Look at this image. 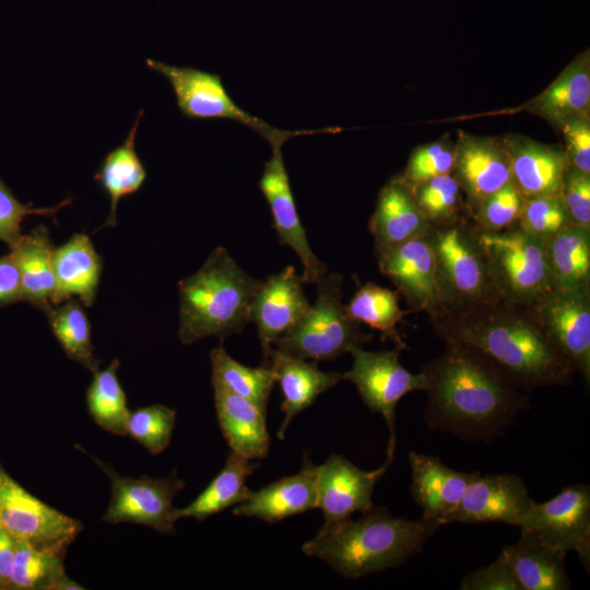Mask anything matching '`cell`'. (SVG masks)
<instances>
[{
  "instance_id": "1",
  "label": "cell",
  "mask_w": 590,
  "mask_h": 590,
  "mask_svg": "<svg viewBox=\"0 0 590 590\" xmlns=\"http://www.w3.org/2000/svg\"><path fill=\"white\" fill-rule=\"evenodd\" d=\"M421 373L427 394L424 422L432 430L488 442L529 409L527 392L509 371L472 345L445 342Z\"/></svg>"
},
{
  "instance_id": "2",
  "label": "cell",
  "mask_w": 590,
  "mask_h": 590,
  "mask_svg": "<svg viewBox=\"0 0 590 590\" xmlns=\"http://www.w3.org/2000/svg\"><path fill=\"white\" fill-rule=\"evenodd\" d=\"M444 342L472 345L500 364L527 393L569 386L576 373L554 345L531 306L497 295L459 309H438L428 317Z\"/></svg>"
},
{
  "instance_id": "3",
  "label": "cell",
  "mask_w": 590,
  "mask_h": 590,
  "mask_svg": "<svg viewBox=\"0 0 590 590\" xmlns=\"http://www.w3.org/2000/svg\"><path fill=\"white\" fill-rule=\"evenodd\" d=\"M437 520H408L386 507H373L357 520L323 524L303 544V553L326 562L344 578L363 576L402 565L420 554L439 530Z\"/></svg>"
},
{
  "instance_id": "4",
  "label": "cell",
  "mask_w": 590,
  "mask_h": 590,
  "mask_svg": "<svg viewBox=\"0 0 590 590\" xmlns=\"http://www.w3.org/2000/svg\"><path fill=\"white\" fill-rule=\"evenodd\" d=\"M261 283L224 247H216L196 273L178 282L180 342L188 345L208 337L223 341L243 332Z\"/></svg>"
},
{
  "instance_id": "5",
  "label": "cell",
  "mask_w": 590,
  "mask_h": 590,
  "mask_svg": "<svg viewBox=\"0 0 590 590\" xmlns=\"http://www.w3.org/2000/svg\"><path fill=\"white\" fill-rule=\"evenodd\" d=\"M316 284L315 303L272 347L291 357L312 361H332L352 347H363L373 334L364 332L359 323L347 315L342 304V275H323Z\"/></svg>"
},
{
  "instance_id": "6",
  "label": "cell",
  "mask_w": 590,
  "mask_h": 590,
  "mask_svg": "<svg viewBox=\"0 0 590 590\" xmlns=\"http://www.w3.org/2000/svg\"><path fill=\"white\" fill-rule=\"evenodd\" d=\"M426 236L435 260L439 309H459L496 295L471 216L432 226Z\"/></svg>"
},
{
  "instance_id": "7",
  "label": "cell",
  "mask_w": 590,
  "mask_h": 590,
  "mask_svg": "<svg viewBox=\"0 0 590 590\" xmlns=\"http://www.w3.org/2000/svg\"><path fill=\"white\" fill-rule=\"evenodd\" d=\"M146 67L165 76L173 87L180 113L189 119H229L245 125L264 138L270 146L281 145L303 134L337 132L338 128L283 130L239 107L226 91L221 75L192 67H177L154 59Z\"/></svg>"
},
{
  "instance_id": "8",
  "label": "cell",
  "mask_w": 590,
  "mask_h": 590,
  "mask_svg": "<svg viewBox=\"0 0 590 590\" xmlns=\"http://www.w3.org/2000/svg\"><path fill=\"white\" fill-rule=\"evenodd\" d=\"M479 236L497 296L530 306L551 288L544 241L518 225Z\"/></svg>"
},
{
  "instance_id": "9",
  "label": "cell",
  "mask_w": 590,
  "mask_h": 590,
  "mask_svg": "<svg viewBox=\"0 0 590 590\" xmlns=\"http://www.w3.org/2000/svg\"><path fill=\"white\" fill-rule=\"evenodd\" d=\"M400 349L366 351L361 346L350 350L353 357L351 369L344 373V380L356 387L364 404L385 418L389 428L387 456L394 457L396 409L399 401L410 392L424 391L423 374H413L399 362Z\"/></svg>"
},
{
  "instance_id": "10",
  "label": "cell",
  "mask_w": 590,
  "mask_h": 590,
  "mask_svg": "<svg viewBox=\"0 0 590 590\" xmlns=\"http://www.w3.org/2000/svg\"><path fill=\"white\" fill-rule=\"evenodd\" d=\"M91 458L110 481V502L103 517L104 522H121L150 527L160 533H174L175 507L173 500L185 482L172 472L164 479L122 476L109 464L94 456Z\"/></svg>"
},
{
  "instance_id": "11",
  "label": "cell",
  "mask_w": 590,
  "mask_h": 590,
  "mask_svg": "<svg viewBox=\"0 0 590 590\" xmlns=\"http://www.w3.org/2000/svg\"><path fill=\"white\" fill-rule=\"evenodd\" d=\"M0 527L37 550L62 553L83 529L78 519L33 496L5 472L0 480Z\"/></svg>"
},
{
  "instance_id": "12",
  "label": "cell",
  "mask_w": 590,
  "mask_h": 590,
  "mask_svg": "<svg viewBox=\"0 0 590 590\" xmlns=\"http://www.w3.org/2000/svg\"><path fill=\"white\" fill-rule=\"evenodd\" d=\"M518 528L534 534L550 547L567 555L574 551L587 571L590 566V486L581 483L564 487L555 497L532 500Z\"/></svg>"
},
{
  "instance_id": "13",
  "label": "cell",
  "mask_w": 590,
  "mask_h": 590,
  "mask_svg": "<svg viewBox=\"0 0 590 590\" xmlns=\"http://www.w3.org/2000/svg\"><path fill=\"white\" fill-rule=\"evenodd\" d=\"M554 345L590 381V288H550L531 305Z\"/></svg>"
},
{
  "instance_id": "14",
  "label": "cell",
  "mask_w": 590,
  "mask_h": 590,
  "mask_svg": "<svg viewBox=\"0 0 590 590\" xmlns=\"http://www.w3.org/2000/svg\"><path fill=\"white\" fill-rule=\"evenodd\" d=\"M393 457L376 470L364 471L343 456L332 453L317 473V508L323 512V524H332L355 512L374 507L373 494L377 481L391 465Z\"/></svg>"
},
{
  "instance_id": "15",
  "label": "cell",
  "mask_w": 590,
  "mask_h": 590,
  "mask_svg": "<svg viewBox=\"0 0 590 590\" xmlns=\"http://www.w3.org/2000/svg\"><path fill=\"white\" fill-rule=\"evenodd\" d=\"M532 500L521 476L480 473L440 524L503 522L517 526Z\"/></svg>"
},
{
  "instance_id": "16",
  "label": "cell",
  "mask_w": 590,
  "mask_h": 590,
  "mask_svg": "<svg viewBox=\"0 0 590 590\" xmlns=\"http://www.w3.org/2000/svg\"><path fill=\"white\" fill-rule=\"evenodd\" d=\"M451 174L462 190L471 216L485 197L511 180L504 138L459 131Z\"/></svg>"
},
{
  "instance_id": "17",
  "label": "cell",
  "mask_w": 590,
  "mask_h": 590,
  "mask_svg": "<svg viewBox=\"0 0 590 590\" xmlns=\"http://www.w3.org/2000/svg\"><path fill=\"white\" fill-rule=\"evenodd\" d=\"M271 150L272 154L264 164L259 188L270 206L279 243L291 247L299 257L304 268V283L316 284L326 274L327 267L309 247L284 166L282 146L274 145Z\"/></svg>"
},
{
  "instance_id": "18",
  "label": "cell",
  "mask_w": 590,
  "mask_h": 590,
  "mask_svg": "<svg viewBox=\"0 0 590 590\" xmlns=\"http://www.w3.org/2000/svg\"><path fill=\"white\" fill-rule=\"evenodd\" d=\"M304 281L293 266L268 276L256 292L249 310V321L256 323L263 358L273 343L287 333L310 308Z\"/></svg>"
},
{
  "instance_id": "19",
  "label": "cell",
  "mask_w": 590,
  "mask_h": 590,
  "mask_svg": "<svg viewBox=\"0 0 590 590\" xmlns=\"http://www.w3.org/2000/svg\"><path fill=\"white\" fill-rule=\"evenodd\" d=\"M380 272L413 311L432 316L440 307L436 267L426 234L376 256Z\"/></svg>"
},
{
  "instance_id": "20",
  "label": "cell",
  "mask_w": 590,
  "mask_h": 590,
  "mask_svg": "<svg viewBox=\"0 0 590 590\" xmlns=\"http://www.w3.org/2000/svg\"><path fill=\"white\" fill-rule=\"evenodd\" d=\"M511 180L524 199L559 196L569 161L564 149L523 135L504 138Z\"/></svg>"
},
{
  "instance_id": "21",
  "label": "cell",
  "mask_w": 590,
  "mask_h": 590,
  "mask_svg": "<svg viewBox=\"0 0 590 590\" xmlns=\"http://www.w3.org/2000/svg\"><path fill=\"white\" fill-rule=\"evenodd\" d=\"M410 492L422 508V517L440 520L451 512L464 496L479 471L461 472L447 467L439 458L410 451Z\"/></svg>"
},
{
  "instance_id": "22",
  "label": "cell",
  "mask_w": 590,
  "mask_h": 590,
  "mask_svg": "<svg viewBox=\"0 0 590 590\" xmlns=\"http://www.w3.org/2000/svg\"><path fill=\"white\" fill-rule=\"evenodd\" d=\"M317 473L307 455L300 470L270 483L233 508L237 517H255L268 523L317 508Z\"/></svg>"
},
{
  "instance_id": "23",
  "label": "cell",
  "mask_w": 590,
  "mask_h": 590,
  "mask_svg": "<svg viewBox=\"0 0 590 590\" xmlns=\"http://www.w3.org/2000/svg\"><path fill=\"white\" fill-rule=\"evenodd\" d=\"M368 227L377 256L427 234L432 225L418 210L411 189L394 177L380 189Z\"/></svg>"
},
{
  "instance_id": "24",
  "label": "cell",
  "mask_w": 590,
  "mask_h": 590,
  "mask_svg": "<svg viewBox=\"0 0 590 590\" xmlns=\"http://www.w3.org/2000/svg\"><path fill=\"white\" fill-rule=\"evenodd\" d=\"M264 364L271 367L282 390L284 418L278 432L280 439L284 438L286 428L298 413L311 405L319 394L344 380V373L322 371L316 361L291 357L273 347L264 357Z\"/></svg>"
},
{
  "instance_id": "25",
  "label": "cell",
  "mask_w": 590,
  "mask_h": 590,
  "mask_svg": "<svg viewBox=\"0 0 590 590\" xmlns=\"http://www.w3.org/2000/svg\"><path fill=\"white\" fill-rule=\"evenodd\" d=\"M52 269L56 285L51 305L58 306L78 296L83 306H93L102 275V258L85 233L74 234L54 249Z\"/></svg>"
},
{
  "instance_id": "26",
  "label": "cell",
  "mask_w": 590,
  "mask_h": 590,
  "mask_svg": "<svg viewBox=\"0 0 590 590\" xmlns=\"http://www.w3.org/2000/svg\"><path fill=\"white\" fill-rule=\"evenodd\" d=\"M527 110L560 129L566 122L590 117L589 49L576 58L534 99Z\"/></svg>"
},
{
  "instance_id": "27",
  "label": "cell",
  "mask_w": 590,
  "mask_h": 590,
  "mask_svg": "<svg viewBox=\"0 0 590 590\" xmlns=\"http://www.w3.org/2000/svg\"><path fill=\"white\" fill-rule=\"evenodd\" d=\"M213 388L219 424L232 451L250 460L264 458L270 446L267 412L224 387Z\"/></svg>"
},
{
  "instance_id": "28",
  "label": "cell",
  "mask_w": 590,
  "mask_h": 590,
  "mask_svg": "<svg viewBox=\"0 0 590 590\" xmlns=\"http://www.w3.org/2000/svg\"><path fill=\"white\" fill-rule=\"evenodd\" d=\"M522 590L571 588L565 557L531 532L520 529L519 539L502 550Z\"/></svg>"
},
{
  "instance_id": "29",
  "label": "cell",
  "mask_w": 590,
  "mask_h": 590,
  "mask_svg": "<svg viewBox=\"0 0 590 590\" xmlns=\"http://www.w3.org/2000/svg\"><path fill=\"white\" fill-rule=\"evenodd\" d=\"M52 241L49 231L39 225L26 235H22L15 245L10 247L21 276V300L48 314L55 292V274L52 269Z\"/></svg>"
},
{
  "instance_id": "30",
  "label": "cell",
  "mask_w": 590,
  "mask_h": 590,
  "mask_svg": "<svg viewBox=\"0 0 590 590\" xmlns=\"http://www.w3.org/2000/svg\"><path fill=\"white\" fill-rule=\"evenodd\" d=\"M143 114L144 110L141 109L127 138L119 146L106 154L94 175V179L110 199L108 217L99 229L117 224L116 214L119 201L123 197L138 192L145 182L146 169L135 150L138 127Z\"/></svg>"
},
{
  "instance_id": "31",
  "label": "cell",
  "mask_w": 590,
  "mask_h": 590,
  "mask_svg": "<svg viewBox=\"0 0 590 590\" xmlns=\"http://www.w3.org/2000/svg\"><path fill=\"white\" fill-rule=\"evenodd\" d=\"M551 288H590V228L568 225L545 241Z\"/></svg>"
},
{
  "instance_id": "32",
  "label": "cell",
  "mask_w": 590,
  "mask_h": 590,
  "mask_svg": "<svg viewBox=\"0 0 590 590\" xmlns=\"http://www.w3.org/2000/svg\"><path fill=\"white\" fill-rule=\"evenodd\" d=\"M257 467L255 460L232 451L225 465L208 487L188 506L175 509L176 520L180 518L204 520L245 502L252 492L247 487L246 480Z\"/></svg>"
},
{
  "instance_id": "33",
  "label": "cell",
  "mask_w": 590,
  "mask_h": 590,
  "mask_svg": "<svg viewBox=\"0 0 590 590\" xmlns=\"http://www.w3.org/2000/svg\"><path fill=\"white\" fill-rule=\"evenodd\" d=\"M15 556L10 587L13 589L82 590L67 577L63 566L66 553L40 551L15 540Z\"/></svg>"
},
{
  "instance_id": "34",
  "label": "cell",
  "mask_w": 590,
  "mask_h": 590,
  "mask_svg": "<svg viewBox=\"0 0 590 590\" xmlns=\"http://www.w3.org/2000/svg\"><path fill=\"white\" fill-rule=\"evenodd\" d=\"M399 293L368 282L361 285L350 303L345 305L347 315L357 323H365L389 339L400 350L408 349L400 337L397 324L408 312L399 306Z\"/></svg>"
},
{
  "instance_id": "35",
  "label": "cell",
  "mask_w": 590,
  "mask_h": 590,
  "mask_svg": "<svg viewBox=\"0 0 590 590\" xmlns=\"http://www.w3.org/2000/svg\"><path fill=\"white\" fill-rule=\"evenodd\" d=\"M210 362L212 386L224 387L267 412L269 398L276 382L269 365L263 364L256 368L245 366L229 356L222 345L210 352Z\"/></svg>"
},
{
  "instance_id": "36",
  "label": "cell",
  "mask_w": 590,
  "mask_h": 590,
  "mask_svg": "<svg viewBox=\"0 0 590 590\" xmlns=\"http://www.w3.org/2000/svg\"><path fill=\"white\" fill-rule=\"evenodd\" d=\"M119 366L120 362L115 358L105 369L93 373L86 401L91 416L101 428L126 436L130 411L117 376Z\"/></svg>"
},
{
  "instance_id": "37",
  "label": "cell",
  "mask_w": 590,
  "mask_h": 590,
  "mask_svg": "<svg viewBox=\"0 0 590 590\" xmlns=\"http://www.w3.org/2000/svg\"><path fill=\"white\" fill-rule=\"evenodd\" d=\"M54 335L68 358L92 373L98 369L91 339V323L79 299H68L47 314Z\"/></svg>"
},
{
  "instance_id": "38",
  "label": "cell",
  "mask_w": 590,
  "mask_h": 590,
  "mask_svg": "<svg viewBox=\"0 0 590 590\" xmlns=\"http://www.w3.org/2000/svg\"><path fill=\"white\" fill-rule=\"evenodd\" d=\"M410 189L418 210L432 226L448 225L470 216L452 174L434 177Z\"/></svg>"
},
{
  "instance_id": "39",
  "label": "cell",
  "mask_w": 590,
  "mask_h": 590,
  "mask_svg": "<svg viewBox=\"0 0 590 590\" xmlns=\"http://www.w3.org/2000/svg\"><path fill=\"white\" fill-rule=\"evenodd\" d=\"M176 412L163 404H153L130 411L127 435L150 453L158 455L169 445L175 427Z\"/></svg>"
},
{
  "instance_id": "40",
  "label": "cell",
  "mask_w": 590,
  "mask_h": 590,
  "mask_svg": "<svg viewBox=\"0 0 590 590\" xmlns=\"http://www.w3.org/2000/svg\"><path fill=\"white\" fill-rule=\"evenodd\" d=\"M523 197L510 180L485 197L471 219L480 232L496 233L518 225Z\"/></svg>"
},
{
  "instance_id": "41",
  "label": "cell",
  "mask_w": 590,
  "mask_h": 590,
  "mask_svg": "<svg viewBox=\"0 0 590 590\" xmlns=\"http://www.w3.org/2000/svg\"><path fill=\"white\" fill-rule=\"evenodd\" d=\"M568 225L559 196L523 199L518 226L529 235L545 243Z\"/></svg>"
},
{
  "instance_id": "42",
  "label": "cell",
  "mask_w": 590,
  "mask_h": 590,
  "mask_svg": "<svg viewBox=\"0 0 590 590\" xmlns=\"http://www.w3.org/2000/svg\"><path fill=\"white\" fill-rule=\"evenodd\" d=\"M455 162V145L449 141H436L416 148L401 176L409 188L437 176L451 174Z\"/></svg>"
},
{
  "instance_id": "43",
  "label": "cell",
  "mask_w": 590,
  "mask_h": 590,
  "mask_svg": "<svg viewBox=\"0 0 590 590\" xmlns=\"http://www.w3.org/2000/svg\"><path fill=\"white\" fill-rule=\"evenodd\" d=\"M71 203L67 198L57 206L35 208L33 204L20 202L11 189L0 178V240L4 241L9 248L21 238V224L28 215H45L55 217V214L63 206Z\"/></svg>"
},
{
  "instance_id": "44",
  "label": "cell",
  "mask_w": 590,
  "mask_h": 590,
  "mask_svg": "<svg viewBox=\"0 0 590 590\" xmlns=\"http://www.w3.org/2000/svg\"><path fill=\"white\" fill-rule=\"evenodd\" d=\"M570 225L590 228V174L566 169L559 194Z\"/></svg>"
},
{
  "instance_id": "45",
  "label": "cell",
  "mask_w": 590,
  "mask_h": 590,
  "mask_svg": "<svg viewBox=\"0 0 590 590\" xmlns=\"http://www.w3.org/2000/svg\"><path fill=\"white\" fill-rule=\"evenodd\" d=\"M459 588L461 590H522L502 552L489 565L464 576Z\"/></svg>"
},
{
  "instance_id": "46",
  "label": "cell",
  "mask_w": 590,
  "mask_h": 590,
  "mask_svg": "<svg viewBox=\"0 0 590 590\" xmlns=\"http://www.w3.org/2000/svg\"><path fill=\"white\" fill-rule=\"evenodd\" d=\"M570 166L590 174V119H575L560 127Z\"/></svg>"
},
{
  "instance_id": "47",
  "label": "cell",
  "mask_w": 590,
  "mask_h": 590,
  "mask_svg": "<svg viewBox=\"0 0 590 590\" xmlns=\"http://www.w3.org/2000/svg\"><path fill=\"white\" fill-rule=\"evenodd\" d=\"M21 293L20 271L9 252L0 258V307L20 302Z\"/></svg>"
},
{
  "instance_id": "48",
  "label": "cell",
  "mask_w": 590,
  "mask_h": 590,
  "mask_svg": "<svg viewBox=\"0 0 590 590\" xmlns=\"http://www.w3.org/2000/svg\"><path fill=\"white\" fill-rule=\"evenodd\" d=\"M15 539L0 527V589L10 587L14 556Z\"/></svg>"
},
{
  "instance_id": "49",
  "label": "cell",
  "mask_w": 590,
  "mask_h": 590,
  "mask_svg": "<svg viewBox=\"0 0 590 590\" xmlns=\"http://www.w3.org/2000/svg\"><path fill=\"white\" fill-rule=\"evenodd\" d=\"M4 472L0 469V480H1V476Z\"/></svg>"
}]
</instances>
